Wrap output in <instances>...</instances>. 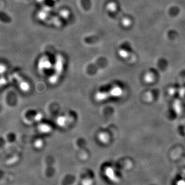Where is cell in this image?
I'll return each mask as SVG.
<instances>
[{
    "label": "cell",
    "mask_w": 185,
    "mask_h": 185,
    "mask_svg": "<svg viewBox=\"0 0 185 185\" xmlns=\"http://www.w3.org/2000/svg\"><path fill=\"white\" fill-rule=\"evenodd\" d=\"M43 141L41 140H37L35 143V145L37 148H40V147H42L43 145Z\"/></svg>",
    "instance_id": "6"
},
{
    "label": "cell",
    "mask_w": 185,
    "mask_h": 185,
    "mask_svg": "<svg viewBox=\"0 0 185 185\" xmlns=\"http://www.w3.org/2000/svg\"><path fill=\"white\" fill-rule=\"evenodd\" d=\"M122 90L118 87H114L108 91L98 92L96 94L95 99L98 101H103L112 97H118L121 95Z\"/></svg>",
    "instance_id": "1"
},
{
    "label": "cell",
    "mask_w": 185,
    "mask_h": 185,
    "mask_svg": "<svg viewBox=\"0 0 185 185\" xmlns=\"http://www.w3.org/2000/svg\"><path fill=\"white\" fill-rule=\"evenodd\" d=\"M63 71V62L61 59L58 58L55 67L54 74L49 78L50 82L52 84H55L59 81V78L61 75Z\"/></svg>",
    "instance_id": "2"
},
{
    "label": "cell",
    "mask_w": 185,
    "mask_h": 185,
    "mask_svg": "<svg viewBox=\"0 0 185 185\" xmlns=\"http://www.w3.org/2000/svg\"><path fill=\"white\" fill-rule=\"evenodd\" d=\"M66 122V117L61 116V117H59L58 119H57V123L60 126H63Z\"/></svg>",
    "instance_id": "5"
},
{
    "label": "cell",
    "mask_w": 185,
    "mask_h": 185,
    "mask_svg": "<svg viewBox=\"0 0 185 185\" xmlns=\"http://www.w3.org/2000/svg\"><path fill=\"white\" fill-rule=\"evenodd\" d=\"M40 131L42 133H49L51 130V128L50 126L46 124H42L39 127Z\"/></svg>",
    "instance_id": "4"
},
{
    "label": "cell",
    "mask_w": 185,
    "mask_h": 185,
    "mask_svg": "<svg viewBox=\"0 0 185 185\" xmlns=\"http://www.w3.org/2000/svg\"><path fill=\"white\" fill-rule=\"evenodd\" d=\"M108 138H109V136H108L107 133H100L98 135L99 140L102 143H104V144L107 143L108 141V140H109Z\"/></svg>",
    "instance_id": "3"
}]
</instances>
